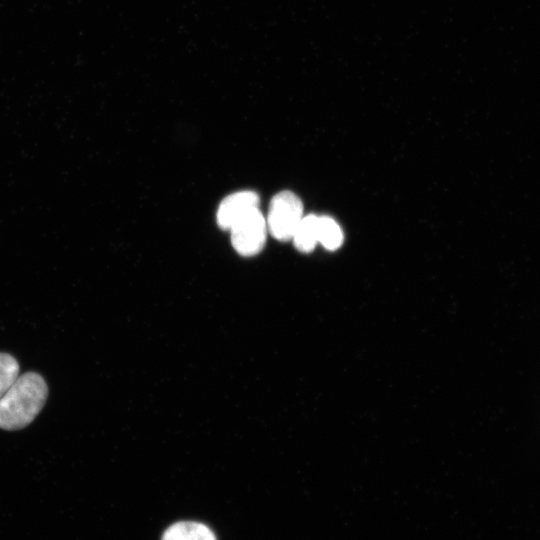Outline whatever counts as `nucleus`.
<instances>
[{
	"label": "nucleus",
	"instance_id": "nucleus-1",
	"mask_svg": "<svg viewBox=\"0 0 540 540\" xmlns=\"http://www.w3.org/2000/svg\"><path fill=\"white\" fill-rule=\"evenodd\" d=\"M48 396L44 378L27 372L15 380L0 398V428L19 430L29 425L40 413Z\"/></svg>",
	"mask_w": 540,
	"mask_h": 540
},
{
	"label": "nucleus",
	"instance_id": "nucleus-2",
	"mask_svg": "<svg viewBox=\"0 0 540 540\" xmlns=\"http://www.w3.org/2000/svg\"><path fill=\"white\" fill-rule=\"evenodd\" d=\"M302 218L303 204L300 198L291 191H282L270 202L267 228L277 240H290Z\"/></svg>",
	"mask_w": 540,
	"mask_h": 540
},
{
	"label": "nucleus",
	"instance_id": "nucleus-3",
	"mask_svg": "<svg viewBox=\"0 0 540 540\" xmlns=\"http://www.w3.org/2000/svg\"><path fill=\"white\" fill-rule=\"evenodd\" d=\"M267 230L266 219L259 208L255 209L229 230L232 245L243 256L258 254L264 247Z\"/></svg>",
	"mask_w": 540,
	"mask_h": 540
},
{
	"label": "nucleus",
	"instance_id": "nucleus-4",
	"mask_svg": "<svg viewBox=\"0 0 540 540\" xmlns=\"http://www.w3.org/2000/svg\"><path fill=\"white\" fill-rule=\"evenodd\" d=\"M259 197L253 191L230 194L220 203L217 223L224 230H230L240 219L258 209Z\"/></svg>",
	"mask_w": 540,
	"mask_h": 540
},
{
	"label": "nucleus",
	"instance_id": "nucleus-5",
	"mask_svg": "<svg viewBox=\"0 0 540 540\" xmlns=\"http://www.w3.org/2000/svg\"><path fill=\"white\" fill-rule=\"evenodd\" d=\"M162 540H216L214 533L204 524L182 521L171 525Z\"/></svg>",
	"mask_w": 540,
	"mask_h": 540
},
{
	"label": "nucleus",
	"instance_id": "nucleus-6",
	"mask_svg": "<svg viewBox=\"0 0 540 540\" xmlns=\"http://www.w3.org/2000/svg\"><path fill=\"white\" fill-rule=\"evenodd\" d=\"M319 216L310 214L303 216L298 224L292 240L295 247L303 252H311L318 242Z\"/></svg>",
	"mask_w": 540,
	"mask_h": 540
},
{
	"label": "nucleus",
	"instance_id": "nucleus-7",
	"mask_svg": "<svg viewBox=\"0 0 540 540\" xmlns=\"http://www.w3.org/2000/svg\"><path fill=\"white\" fill-rule=\"evenodd\" d=\"M318 242L328 250H336L342 245L343 233L333 218L319 216Z\"/></svg>",
	"mask_w": 540,
	"mask_h": 540
},
{
	"label": "nucleus",
	"instance_id": "nucleus-8",
	"mask_svg": "<svg viewBox=\"0 0 540 540\" xmlns=\"http://www.w3.org/2000/svg\"><path fill=\"white\" fill-rule=\"evenodd\" d=\"M19 376V364L8 353L0 352V398L7 392Z\"/></svg>",
	"mask_w": 540,
	"mask_h": 540
}]
</instances>
